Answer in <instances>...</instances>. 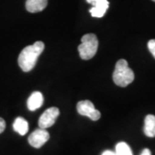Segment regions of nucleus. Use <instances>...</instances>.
<instances>
[{
  "instance_id": "14",
  "label": "nucleus",
  "mask_w": 155,
  "mask_h": 155,
  "mask_svg": "<svg viewBox=\"0 0 155 155\" xmlns=\"http://www.w3.org/2000/svg\"><path fill=\"white\" fill-rule=\"evenodd\" d=\"M5 127H6L5 121L3 118H1V117H0V134L3 133V132L5 131Z\"/></svg>"
},
{
  "instance_id": "10",
  "label": "nucleus",
  "mask_w": 155,
  "mask_h": 155,
  "mask_svg": "<svg viewBox=\"0 0 155 155\" xmlns=\"http://www.w3.org/2000/svg\"><path fill=\"white\" fill-rule=\"evenodd\" d=\"M144 134L147 137H155V116L147 115L145 118Z\"/></svg>"
},
{
  "instance_id": "15",
  "label": "nucleus",
  "mask_w": 155,
  "mask_h": 155,
  "mask_svg": "<svg viewBox=\"0 0 155 155\" xmlns=\"http://www.w3.org/2000/svg\"><path fill=\"white\" fill-rule=\"evenodd\" d=\"M140 155H152V153H151V151H150L148 148H145V149L141 152Z\"/></svg>"
},
{
  "instance_id": "7",
  "label": "nucleus",
  "mask_w": 155,
  "mask_h": 155,
  "mask_svg": "<svg viewBox=\"0 0 155 155\" xmlns=\"http://www.w3.org/2000/svg\"><path fill=\"white\" fill-rule=\"evenodd\" d=\"M109 1L108 0H96L93 7L90 9V13L94 17H103L109 8Z\"/></svg>"
},
{
  "instance_id": "17",
  "label": "nucleus",
  "mask_w": 155,
  "mask_h": 155,
  "mask_svg": "<svg viewBox=\"0 0 155 155\" xmlns=\"http://www.w3.org/2000/svg\"><path fill=\"white\" fill-rule=\"evenodd\" d=\"M87 1V3H89V4H91V5H94V3L96 2V0H86Z\"/></svg>"
},
{
  "instance_id": "1",
  "label": "nucleus",
  "mask_w": 155,
  "mask_h": 155,
  "mask_svg": "<svg viewBox=\"0 0 155 155\" xmlns=\"http://www.w3.org/2000/svg\"><path fill=\"white\" fill-rule=\"evenodd\" d=\"M44 48L42 41H36L22 50L18 57V65L23 72H29L33 69Z\"/></svg>"
},
{
  "instance_id": "11",
  "label": "nucleus",
  "mask_w": 155,
  "mask_h": 155,
  "mask_svg": "<svg viewBox=\"0 0 155 155\" xmlns=\"http://www.w3.org/2000/svg\"><path fill=\"white\" fill-rule=\"evenodd\" d=\"M13 128L20 135H24V134L28 133V123L24 118L17 117V118H16L14 123H13Z\"/></svg>"
},
{
  "instance_id": "16",
  "label": "nucleus",
  "mask_w": 155,
  "mask_h": 155,
  "mask_svg": "<svg viewBox=\"0 0 155 155\" xmlns=\"http://www.w3.org/2000/svg\"><path fill=\"white\" fill-rule=\"evenodd\" d=\"M102 155H116V154L115 152H112V151H110V150H106V151H104V152L102 153Z\"/></svg>"
},
{
  "instance_id": "12",
  "label": "nucleus",
  "mask_w": 155,
  "mask_h": 155,
  "mask_svg": "<svg viewBox=\"0 0 155 155\" xmlns=\"http://www.w3.org/2000/svg\"><path fill=\"white\" fill-rule=\"evenodd\" d=\"M115 153L116 155H133L130 147L127 143L122 141L116 144Z\"/></svg>"
},
{
  "instance_id": "6",
  "label": "nucleus",
  "mask_w": 155,
  "mask_h": 155,
  "mask_svg": "<svg viewBox=\"0 0 155 155\" xmlns=\"http://www.w3.org/2000/svg\"><path fill=\"white\" fill-rule=\"evenodd\" d=\"M49 133L43 128H38L28 136V143L35 148H40L49 140Z\"/></svg>"
},
{
  "instance_id": "8",
  "label": "nucleus",
  "mask_w": 155,
  "mask_h": 155,
  "mask_svg": "<svg viewBox=\"0 0 155 155\" xmlns=\"http://www.w3.org/2000/svg\"><path fill=\"white\" fill-rule=\"evenodd\" d=\"M43 96L41 94V92L40 91H34L32 94L29 96L27 101V105L29 110L35 111L37 109L41 108V105L43 104Z\"/></svg>"
},
{
  "instance_id": "4",
  "label": "nucleus",
  "mask_w": 155,
  "mask_h": 155,
  "mask_svg": "<svg viewBox=\"0 0 155 155\" xmlns=\"http://www.w3.org/2000/svg\"><path fill=\"white\" fill-rule=\"evenodd\" d=\"M77 111L79 115L87 116L92 121H97L101 117L100 111L96 110L94 104L89 100L78 102L77 104Z\"/></svg>"
},
{
  "instance_id": "13",
  "label": "nucleus",
  "mask_w": 155,
  "mask_h": 155,
  "mask_svg": "<svg viewBox=\"0 0 155 155\" xmlns=\"http://www.w3.org/2000/svg\"><path fill=\"white\" fill-rule=\"evenodd\" d=\"M147 47H148V49H149L150 53L153 54V56L154 57L155 59V40H150L147 43Z\"/></svg>"
},
{
  "instance_id": "5",
  "label": "nucleus",
  "mask_w": 155,
  "mask_h": 155,
  "mask_svg": "<svg viewBox=\"0 0 155 155\" xmlns=\"http://www.w3.org/2000/svg\"><path fill=\"white\" fill-rule=\"evenodd\" d=\"M60 115V110L56 107H51L44 111V113L39 118L38 125L40 128L46 129L52 127L55 123L57 117Z\"/></svg>"
},
{
  "instance_id": "2",
  "label": "nucleus",
  "mask_w": 155,
  "mask_h": 155,
  "mask_svg": "<svg viewBox=\"0 0 155 155\" xmlns=\"http://www.w3.org/2000/svg\"><path fill=\"white\" fill-rule=\"evenodd\" d=\"M134 79V73L133 70L128 67L127 61L122 59L117 61L115 71L113 72V80L116 85L126 87L133 82Z\"/></svg>"
},
{
  "instance_id": "9",
  "label": "nucleus",
  "mask_w": 155,
  "mask_h": 155,
  "mask_svg": "<svg viewBox=\"0 0 155 155\" xmlns=\"http://www.w3.org/2000/svg\"><path fill=\"white\" fill-rule=\"evenodd\" d=\"M48 5V0H27L26 9L28 12L36 13L43 11Z\"/></svg>"
},
{
  "instance_id": "18",
  "label": "nucleus",
  "mask_w": 155,
  "mask_h": 155,
  "mask_svg": "<svg viewBox=\"0 0 155 155\" xmlns=\"http://www.w3.org/2000/svg\"><path fill=\"white\" fill-rule=\"evenodd\" d=\"M153 2H155V0H153Z\"/></svg>"
},
{
  "instance_id": "3",
  "label": "nucleus",
  "mask_w": 155,
  "mask_h": 155,
  "mask_svg": "<svg viewBox=\"0 0 155 155\" xmlns=\"http://www.w3.org/2000/svg\"><path fill=\"white\" fill-rule=\"evenodd\" d=\"M98 40L94 34H86L81 38V44L78 46V50L79 56L83 60H90L93 58L97 51Z\"/></svg>"
}]
</instances>
